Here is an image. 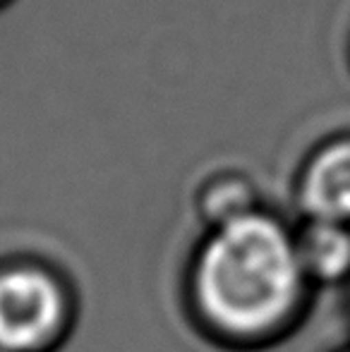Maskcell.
I'll return each instance as SVG.
<instances>
[{
    "instance_id": "obj_1",
    "label": "cell",
    "mask_w": 350,
    "mask_h": 352,
    "mask_svg": "<svg viewBox=\"0 0 350 352\" xmlns=\"http://www.w3.org/2000/svg\"><path fill=\"white\" fill-rule=\"evenodd\" d=\"M305 269L281 223L259 213L223 221L201 250L197 297L221 331L262 336L298 305Z\"/></svg>"
},
{
    "instance_id": "obj_3",
    "label": "cell",
    "mask_w": 350,
    "mask_h": 352,
    "mask_svg": "<svg viewBox=\"0 0 350 352\" xmlns=\"http://www.w3.org/2000/svg\"><path fill=\"white\" fill-rule=\"evenodd\" d=\"M303 201L312 218L350 223V142L322 151L309 166L303 185Z\"/></svg>"
},
{
    "instance_id": "obj_4",
    "label": "cell",
    "mask_w": 350,
    "mask_h": 352,
    "mask_svg": "<svg viewBox=\"0 0 350 352\" xmlns=\"http://www.w3.org/2000/svg\"><path fill=\"white\" fill-rule=\"evenodd\" d=\"M295 245L305 274L333 280L350 271V230L346 223L312 218Z\"/></svg>"
},
{
    "instance_id": "obj_2",
    "label": "cell",
    "mask_w": 350,
    "mask_h": 352,
    "mask_svg": "<svg viewBox=\"0 0 350 352\" xmlns=\"http://www.w3.org/2000/svg\"><path fill=\"white\" fill-rule=\"evenodd\" d=\"M65 295L48 274L10 269L0 274V350L39 352L61 336Z\"/></svg>"
},
{
    "instance_id": "obj_5",
    "label": "cell",
    "mask_w": 350,
    "mask_h": 352,
    "mask_svg": "<svg viewBox=\"0 0 350 352\" xmlns=\"http://www.w3.org/2000/svg\"><path fill=\"white\" fill-rule=\"evenodd\" d=\"M0 352H3V350H0Z\"/></svg>"
}]
</instances>
